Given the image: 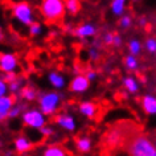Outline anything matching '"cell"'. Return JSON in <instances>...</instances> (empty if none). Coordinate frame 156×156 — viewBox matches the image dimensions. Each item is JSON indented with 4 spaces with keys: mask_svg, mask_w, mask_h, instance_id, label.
<instances>
[{
    "mask_svg": "<svg viewBox=\"0 0 156 156\" xmlns=\"http://www.w3.org/2000/svg\"><path fill=\"white\" fill-rule=\"evenodd\" d=\"M25 78L24 77H21V76H19V78L16 81H13V82H11L8 83V91H9V94L11 95H15V97H19V94H20V91H21V89L25 86Z\"/></svg>",
    "mask_w": 156,
    "mask_h": 156,
    "instance_id": "cell-24",
    "label": "cell"
},
{
    "mask_svg": "<svg viewBox=\"0 0 156 156\" xmlns=\"http://www.w3.org/2000/svg\"><path fill=\"white\" fill-rule=\"evenodd\" d=\"M114 33L115 32H111V30H107V32H105L102 34V42H103V45H106V46H112V42H114Z\"/></svg>",
    "mask_w": 156,
    "mask_h": 156,
    "instance_id": "cell-30",
    "label": "cell"
},
{
    "mask_svg": "<svg viewBox=\"0 0 156 156\" xmlns=\"http://www.w3.org/2000/svg\"><path fill=\"white\" fill-rule=\"evenodd\" d=\"M9 91H8V83L4 81V78L2 77V74H0V98L4 95H8Z\"/></svg>",
    "mask_w": 156,
    "mask_h": 156,
    "instance_id": "cell-32",
    "label": "cell"
},
{
    "mask_svg": "<svg viewBox=\"0 0 156 156\" xmlns=\"http://www.w3.org/2000/svg\"><path fill=\"white\" fill-rule=\"evenodd\" d=\"M136 25H138L139 28L144 29L148 25V17L146 16V15H140V16L136 19Z\"/></svg>",
    "mask_w": 156,
    "mask_h": 156,
    "instance_id": "cell-36",
    "label": "cell"
},
{
    "mask_svg": "<svg viewBox=\"0 0 156 156\" xmlns=\"http://www.w3.org/2000/svg\"><path fill=\"white\" fill-rule=\"evenodd\" d=\"M122 85L128 94L136 95L140 91V82L135 76H124L122 78Z\"/></svg>",
    "mask_w": 156,
    "mask_h": 156,
    "instance_id": "cell-15",
    "label": "cell"
},
{
    "mask_svg": "<svg viewBox=\"0 0 156 156\" xmlns=\"http://www.w3.org/2000/svg\"><path fill=\"white\" fill-rule=\"evenodd\" d=\"M120 139H122V132L119 130H116V128H112L106 135V144L110 147H115L116 144H119Z\"/></svg>",
    "mask_w": 156,
    "mask_h": 156,
    "instance_id": "cell-25",
    "label": "cell"
},
{
    "mask_svg": "<svg viewBox=\"0 0 156 156\" xmlns=\"http://www.w3.org/2000/svg\"><path fill=\"white\" fill-rule=\"evenodd\" d=\"M20 66L19 56L13 52H0V74L16 72Z\"/></svg>",
    "mask_w": 156,
    "mask_h": 156,
    "instance_id": "cell-7",
    "label": "cell"
},
{
    "mask_svg": "<svg viewBox=\"0 0 156 156\" xmlns=\"http://www.w3.org/2000/svg\"><path fill=\"white\" fill-rule=\"evenodd\" d=\"M40 135L42 138H52L54 135V127L50 126V124H46L40 130Z\"/></svg>",
    "mask_w": 156,
    "mask_h": 156,
    "instance_id": "cell-31",
    "label": "cell"
},
{
    "mask_svg": "<svg viewBox=\"0 0 156 156\" xmlns=\"http://www.w3.org/2000/svg\"><path fill=\"white\" fill-rule=\"evenodd\" d=\"M41 156H70L65 147L61 144H49L41 152Z\"/></svg>",
    "mask_w": 156,
    "mask_h": 156,
    "instance_id": "cell-20",
    "label": "cell"
},
{
    "mask_svg": "<svg viewBox=\"0 0 156 156\" xmlns=\"http://www.w3.org/2000/svg\"><path fill=\"white\" fill-rule=\"evenodd\" d=\"M123 65L126 70L131 73H136L140 68V61H139V57L136 56H132V54H126L123 58Z\"/></svg>",
    "mask_w": 156,
    "mask_h": 156,
    "instance_id": "cell-22",
    "label": "cell"
},
{
    "mask_svg": "<svg viewBox=\"0 0 156 156\" xmlns=\"http://www.w3.org/2000/svg\"><path fill=\"white\" fill-rule=\"evenodd\" d=\"M90 85H91V82L82 73V74H77V76H74L72 80L69 81L68 89H69V91L74 95H83L85 93L90 89Z\"/></svg>",
    "mask_w": 156,
    "mask_h": 156,
    "instance_id": "cell-8",
    "label": "cell"
},
{
    "mask_svg": "<svg viewBox=\"0 0 156 156\" xmlns=\"http://www.w3.org/2000/svg\"><path fill=\"white\" fill-rule=\"evenodd\" d=\"M98 33V27L94 23L86 21V23H81L74 28V37H77L81 41H86L87 38H94Z\"/></svg>",
    "mask_w": 156,
    "mask_h": 156,
    "instance_id": "cell-9",
    "label": "cell"
},
{
    "mask_svg": "<svg viewBox=\"0 0 156 156\" xmlns=\"http://www.w3.org/2000/svg\"><path fill=\"white\" fill-rule=\"evenodd\" d=\"M152 140H154V144H155V148H156V134H155L154 138H152Z\"/></svg>",
    "mask_w": 156,
    "mask_h": 156,
    "instance_id": "cell-40",
    "label": "cell"
},
{
    "mask_svg": "<svg viewBox=\"0 0 156 156\" xmlns=\"http://www.w3.org/2000/svg\"><path fill=\"white\" fill-rule=\"evenodd\" d=\"M2 77L4 78V81L7 83H11L13 82V81H16L19 78V74L17 72H12V73H5V74H2Z\"/></svg>",
    "mask_w": 156,
    "mask_h": 156,
    "instance_id": "cell-35",
    "label": "cell"
},
{
    "mask_svg": "<svg viewBox=\"0 0 156 156\" xmlns=\"http://www.w3.org/2000/svg\"><path fill=\"white\" fill-rule=\"evenodd\" d=\"M74 28H76V27H73V24H70V23H66V24L64 25V32H66V33H73L74 32Z\"/></svg>",
    "mask_w": 156,
    "mask_h": 156,
    "instance_id": "cell-37",
    "label": "cell"
},
{
    "mask_svg": "<svg viewBox=\"0 0 156 156\" xmlns=\"http://www.w3.org/2000/svg\"><path fill=\"white\" fill-rule=\"evenodd\" d=\"M78 114L86 119L93 120L98 114V106L93 101H82L78 105Z\"/></svg>",
    "mask_w": 156,
    "mask_h": 156,
    "instance_id": "cell-13",
    "label": "cell"
},
{
    "mask_svg": "<svg viewBox=\"0 0 156 156\" xmlns=\"http://www.w3.org/2000/svg\"><path fill=\"white\" fill-rule=\"evenodd\" d=\"M46 78H48V83L50 85V87H52L53 90L61 91L68 86V80H66V77L61 72H58V70H50Z\"/></svg>",
    "mask_w": 156,
    "mask_h": 156,
    "instance_id": "cell-10",
    "label": "cell"
},
{
    "mask_svg": "<svg viewBox=\"0 0 156 156\" xmlns=\"http://www.w3.org/2000/svg\"><path fill=\"white\" fill-rule=\"evenodd\" d=\"M74 146L80 154H89L93 150V139L87 135H81L76 139Z\"/></svg>",
    "mask_w": 156,
    "mask_h": 156,
    "instance_id": "cell-19",
    "label": "cell"
},
{
    "mask_svg": "<svg viewBox=\"0 0 156 156\" xmlns=\"http://www.w3.org/2000/svg\"><path fill=\"white\" fill-rule=\"evenodd\" d=\"M38 12L49 24L60 23L66 15L65 0H40Z\"/></svg>",
    "mask_w": 156,
    "mask_h": 156,
    "instance_id": "cell-2",
    "label": "cell"
},
{
    "mask_svg": "<svg viewBox=\"0 0 156 156\" xmlns=\"http://www.w3.org/2000/svg\"><path fill=\"white\" fill-rule=\"evenodd\" d=\"M27 108V105L25 103H15V106L12 107V110L9 111V116H8V119H17V118H20L21 114L24 112V110Z\"/></svg>",
    "mask_w": 156,
    "mask_h": 156,
    "instance_id": "cell-29",
    "label": "cell"
},
{
    "mask_svg": "<svg viewBox=\"0 0 156 156\" xmlns=\"http://www.w3.org/2000/svg\"><path fill=\"white\" fill-rule=\"evenodd\" d=\"M83 74L87 77V80L90 81V82H94L97 78H98V72H97V70H94V69H91V68H89V69L85 70Z\"/></svg>",
    "mask_w": 156,
    "mask_h": 156,
    "instance_id": "cell-33",
    "label": "cell"
},
{
    "mask_svg": "<svg viewBox=\"0 0 156 156\" xmlns=\"http://www.w3.org/2000/svg\"><path fill=\"white\" fill-rule=\"evenodd\" d=\"M11 15H12L13 20L19 23L23 27L28 28L36 21V12H34L33 5L27 0H19L15 2L11 5Z\"/></svg>",
    "mask_w": 156,
    "mask_h": 156,
    "instance_id": "cell-4",
    "label": "cell"
},
{
    "mask_svg": "<svg viewBox=\"0 0 156 156\" xmlns=\"http://www.w3.org/2000/svg\"><path fill=\"white\" fill-rule=\"evenodd\" d=\"M128 2H132V3H138V2H140V0H128Z\"/></svg>",
    "mask_w": 156,
    "mask_h": 156,
    "instance_id": "cell-41",
    "label": "cell"
},
{
    "mask_svg": "<svg viewBox=\"0 0 156 156\" xmlns=\"http://www.w3.org/2000/svg\"><path fill=\"white\" fill-rule=\"evenodd\" d=\"M16 103V97L15 95H4L0 98V122H4L8 119L9 111L12 110V107Z\"/></svg>",
    "mask_w": 156,
    "mask_h": 156,
    "instance_id": "cell-12",
    "label": "cell"
},
{
    "mask_svg": "<svg viewBox=\"0 0 156 156\" xmlns=\"http://www.w3.org/2000/svg\"><path fill=\"white\" fill-rule=\"evenodd\" d=\"M140 107L147 116H156V94L146 93L140 98Z\"/></svg>",
    "mask_w": 156,
    "mask_h": 156,
    "instance_id": "cell-11",
    "label": "cell"
},
{
    "mask_svg": "<svg viewBox=\"0 0 156 156\" xmlns=\"http://www.w3.org/2000/svg\"><path fill=\"white\" fill-rule=\"evenodd\" d=\"M4 38V33H3V28H2V25H0V41Z\"/></svg>",
    "mask_w": 156,
    "mask_h": 156,
    "instance_id": "cell-39",
    "label": "cell"
},
{
    "mask_svg": "<svg viewBox=\"0 0 156 156\" xmlns=\"http://www.w3.org/2000/svg\"><path fill=\"white\" fill-rule=\"evenodd\" d=\"M143 48L148 54L156 56V37L155 36H148L143 42Z\"/></svg>",
    "mask_w": 156,
    "mask_h": 156,
    "instance_id": "cell-27",
    "label": "cell"
},
{
    "mask_svg": "<svg viewBox=\"0 0 156 156\" xmlns=\"http://www.w3.org/2000/svg\"><path fill=\"white\" fill-rule=\"evenodd\" d=\"M134 23H135L134 16H132L131 13H126V15H123L122 17H119V20H118V25H119V28H120V29L127 30V29L132 28Z\"/></svg>",
    "mask_w": 156,
    "mask_h": 156,
    "instance_id": "cell-26",
    "label": "cell"
},
{
    "mask_svg": "<svg viewBox=\"0 0 156 156\" xmlns=\"http://www.w3.org/2000/svg\"><path fill=\"white\" fill-rule=\"evenodd\" d=\"M123 45H124L123 37L120 36L118 32H115V33H114V42H112V46H114V48H116V49H120Z\"/></svg>",
    "mask_w": 156,
    "mask_h": 156,
    "instance_id": "cell-34",
    "label": "cell"
},
{
    "mask_svg": "<svg viewBox=\"0 0 156 156\" xmlns=\"http://www.w3.org/2000/svg\"><path fill=\"white\" fill-rule=\"evenodd\" d=\"M62 103H64V95H62L61 91L57 90L41 91L37 98V107L48 118L56 116L60 112Z\"/></svg>",
    "mask_w": 156,
    "mask_h": 156,
    "instance_id": "cell-1",
    "label": "cell"
},
{
    "mask_svg": "<svg viewBox=\"0 0 156 156\" xmlns=\"http://www.w3.org/2000/svg\"><path fill=\"white\" fill-rule=\"evenodd\" d=\"M128 156H156V148L151 136L138 134L127 143Z\"/></svg>",
    "mask_w": 156,
    "mask_h": 156,
    "instance_id": "cell-3",
    "label": "cell"
},
{
    "mask_svg": "<svg viewBox=\"0 0 156 156\" xmlns=\"http://www.w3.org/2000/svg\"><path fill=\"white\" fill-rule=\"evenodd\" d=\"M127 50H128V54H132V56H136L139 57L142 52L144 50L143 48V42L139 40L138 37H132L127 41Z\"/></svg>",
    "mask_w": 156,
    "mask_h": 156,
    "instance_id": "cell-21",
    "label": "cell"
},
{
    "mask_svg": "<svg viewBox=\"0 0 156 156\" xmlns=\"http://www.w3.org/2000/svg\"><path fill=\"white\" fill-rule=\"evenodd\" d=\"M42 32H44V25L41 24L40 21H34L32 25H29L28 27V33H29V36L30 37H33V38H36V37H40Z\"/></svg>",
    "mask_w": 156,
    "mask_h": 156,
    "instance_id": "cell-28",
    "label": "cell"
},
{
    "mask_svg": "<svg viewBox=\"0 0 156 156\" xmlns=\"http://www.w3.org/2000/svg\"><path fill=\"white\" fill-rule=\"evenodd\" d=\"M65 8L68 15L77 16L82 9V3H81V0H65Z\"/></svg>",
    "mask_w": 156,
    "mask_h": 156,
    "instance_id": "cell-23",
    "label": "cell"
},
{
    "mask_svg": "<svg viewBox=\"0 0 156 156\" xmlns=\"http://www.w3.org/2000/svg\"><path fill=\"white\" fill-rule=\"evenodd\" d=\"M103 42L99 38H95L93 40L91 45L87 48V60L90 62H98L102 57V53H101V48H102Z\"/></svg>",
    "mask_w": 156,
    "mask_h": 156,
    "instance_id": "cell-16",
    "label": "cell"
},
{
    "mask_svg": "<svg viewBox=\"0 0 156 156\" xmlns=\"http://www.w3.org/2000/svg\"><path fill=\"white\" fill-rule=\"evenodd\" d=\"M128 0H111L110 2V12L114 17H122L127 13Z\"/></svg>",
    "mask_w": 156,
    "mask_h": 156,
    "instance_id": "cell-17",
    "label": "cell"
},
{
    "mask_svg": "<svg viewBox=\"0 0 156 156\" xmlns=\"http://www.w3.org/2000/svg\"><path fill=\"white\" fill-rule=\"evenodd\" d=\"M73 70H74V73H76V76L77 74H82V69H81L80 65H77V64L73 66Z\"/></svg>",
    "mask_w": 156,
    "mask_h": 156,
    "instance_id": "cell-38",
    "label": "cell"
},
{
    "mask_svg": "<svg viewBox=\"0 0 156 156\" xmlns=\"http://www.w3.org/2000/svg\"><path fill=\"white\" fill-rule=\"evenodd\" d=\"M23 126L29 130L40 131L42 127L48 124V116L42 114L38 107H27L20 116Z\"/></svg>",
    "mask_w": 156,
    "mask_h": 156,
    "instance_id": "cell-5",
    "label": "cell"
},
{
    "mask_svg": "<svg viewBox=\"0 0 156 156\" xmlns=\"http://www.w3.org/2000/svg\"><path fill=\"white\" fill-rule=\"evenodd\" d=\"M54 124L62 131L69 132V134H74L78 128L77 118L70 112H58L54 116Z\"/></svg>",
    "mask_w": 156,
    "mask_h": 156,
    "instance_id": "cell-6",
    "label": "cell"
},
{
    "mask_svg": "<svg viewBox=\"0 0 156 156\" xmlns=\"http://www.w3.org/2000/svg\"><path fill=\"white\" fill-rule=\"evenodd\" d=\"M33 147H34L33 142L25 135H20V136H17V138H15V140H13V150L16 154L24 155L27 152H29Z\"/></svg>",
    "mask_w": 156,
    "mask_h": 156,
    "instance_id": "cell-14",
    "label": "cell"
},
{
    "mask_svg": "<svg viewBox=\"0 0 156 156\" xmlns=\"http://www.w3.org/2000/svg\"><path fill=\"white\" fill-rule=\"evenodd\" d=\"M38 94H40V91L36 89V86H33V85H30V83H27L25 86L21 89L19 97H20L24 102H37Z\"/></svg>",
    "mask_w": 156,
    "mask_h": 156,
    "instance_id": "cell-18",
    "label": "cell"
}]
</instances>
